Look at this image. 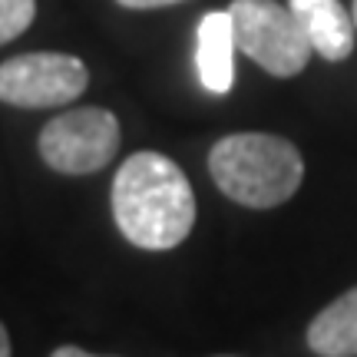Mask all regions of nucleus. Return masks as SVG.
Here are the masks:
<instances>
[{"instance_id":"obj_9","label":"nucleus","mask_w":357,"mask_h":357,"mask_svg":"<svg viewBox=\"0 0 357 357\" xmlns=\"http://www.w3.org/2000/svg\"><path fill=\"white\" fill-rule=\"evenodd\" d=\"M37 17V0H0V47L24 33Z\"/></svg>"},{"instance_id":"obj_5","label":"nucleus","mask_w":357,"mask_h":357,"mask_svg":"<svg viewBox=\"0 0 357 357\" xmlns=\"http://www.w3.org/2000/svg\"><path fill=\"white\" fill-rule=\"evenodd\" d=\"M89 70L70 53H20L0 63V100L20 109H50L83 96Z\"/></svg>"},{"instance_id":"obj_6","label":"nucleus","mask_w":357,"mask_h":357,"mask_svg":"<svg viewBox=\"0 0 357 357\" xmlns=\"http://www.w3.org/2000/svg\"><path fill=\"white\" fill-rule=\"evenodd\" d=\"M311 50L324 60H344L354 50V17L341 0H288Z\"/></svg>"},{"instance_id":"obj_4","label":"nucleus","mask_w":357,"mask_h":357,"mask_svg":"<svg viewBox=\"0 0 357 357\" xmlns=\"http://www.w3.org/2000/svg\"><path fill=\"white\" fill-rule=\"evenodd\" d=\"M37 146L53 172L89 176L113 162L119 149V119L100 106L66 109L43 126Z\"/></svg>"},{"instance_id":"obj_13","label":"nucleus","mask_w":357,"mask_h":357,"mask_svg":"<svg viewBox=\"0 0 357 357\" xmlns=\"http://www.w3.org/2000/svg\"><path fill=\"white\" fill-rule=\"evenodd\" d=\"M351 17H354V26H357V0H354V13H351Z\"/></svg>"},{"instance_id":"obj_11","label":"nucleus","mask_w":357,"mask_h":357,"mask_svg":"<svg viewBox=\"0 0 357 357\" xmlns=\"http://www.w3.org/2000/svg\"><path fill=\"white\" fill-rule=\"evenodd\" d=\"M50 357H100V354H89V351H83V347H73V344H63L56 347Z\"/></svg>"},{"instance_id":"obj_2","label":"nucleus","mask_w":357,"mask_h":357,"mask_svg":"<svg viewBox=\"0 0 357 357\" xmlns=\"http://www.w3.org/2000/svg\"><path fill=\"white\" fill-rule=\"evenodd\" d=\"M208 172L231 202L245 208H275L301 189L305 159L284 136L231 132L212 146Z\"/></svg>"},{"instance_id":"obj_10","label":"nucleus","mask_w":357,"mask_h":357,"mask_svg":"<svg viewBox=\"0 0 357 357\" xmlns=\"http://www.w3.org/2000/svg\"><path fill=\"white\" fill-rule=\"evenodd\" d=\"M119 7H129V10H155V7H172V3H182V0H116Z\"/></svg>"},{"instance_id":"obj_12","label":"nucleus","mask_w":357,"mask_h":357,"mask_svg":"<svg viewBox=\"0 0 357 357\" xmlns=\"http://www.w3.org/2000/svg\"><path fill=\"white\" fill-rule=\"evenodd\" d=\"M0 357H10V337H7V328L0 321Z\"/></svg>"},{"instance_id":"obj_8","label":"nucleus","mask_w":357,"mask_h":357,"mask_svg":"<svg viewBox=\"0 0 357 357\" xmlns=\"http://www.w3.org/2000/svg\"><path fill=\"white\" fill-rule=\"evenodd\" d=\"M307 347L318 357H357V288L314 314L307 324Z\"/></svg>"},{"instance_id":"obj_1","label":"nucleus","mask_w":357,"mask_h":357,"mask_svg":"<svg viewBox=\"0 0 357 357\" xmlns=\"http://www.w3.org/2000/svg\"><path fill=\"white\" fill-rule=\"evenodd\" d=\"M113 218L129 245L169 252L195 225V192L169 155L132 153L113 178Z\"/></svg>"},{"instance_id":"obj_3","label":"nucleus","mask_w":357,"mask_h":357,"mask_svg":"<svg viewBox=\"0 0 357 357\" xmlns=\"http://www.w3.org/2000/svg\"><path fill=\"white\" fill-rule=\"evenodd\" d=\"M229 17L231 30H235V50L255 60L271 77H298L314 53L288 3L231 0Z\"/></svg>"},{"instance_id":"obj_7","label":"nucleus","mask_w":357,"mask_h":357,"mask_svg":"<svg viewBox=\"0 0 357 357\" xmlns=\"http://www.w3.org/2000/svg\"><path fill=\"white\" fill-rule=\"evenodd\" d=\"M235 30L229 10H212L199 20L195 33V70L208 93L225 96L235 83Z\"/></svg>"}]
</instances>
